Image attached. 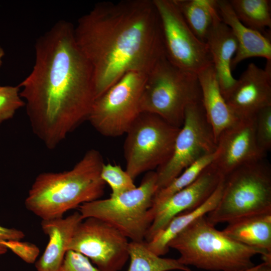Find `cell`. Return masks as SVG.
Instances as JSON below:
<instances>
[{"label":"cell","mask_w":271,"mask_h":271,"mask_svg":"<svg viewBox=\"0 0 271 271\" xmlns=\"http://www.w3.org/2000/svg\"><path fill=\"white\" fill-rule=\"evenodd\" d=\"M35 48L33 69L18 86L33 132L53 149L88 120L95 98L93 71L68 21L56 22Z\"/></svg>","instance_id":"1"},{"label":"cell","mask_w":271,"mask_h":271,"mask_svg":"<svg viewBox=\"0 0 271 271\" xmlns=\"http://www.w3.org/2000/svg\"><path fill=\"white\" fill-rule=\"evenodd\" d=\"M74 34L92 69L95 99L126 73L148 72L166 57L153 0L98 3L79 19Z\"/></svg>","instance_id":"2"},{"label":"cell","mask_w":271,"mask_h":271,"mask_svg":"<svg viewBox=\"0 0 271 271\" xmlns=\"http://www.w3.org/2000/svg\"><path fill=\"white\" fill-rule=\"evenodd\" d=\"M104 164L100 152L91 149L68 171L40 174L25 200L26 208L42 220H50L100 199L106 184L101 177Z\"/></svg>","instance_id":"3"},{"label":"cell","mask_w":271,"mask_h":271,"mask_svg":"<svg viewBox=\"0 0 271 271\" xmlns=\"http://www.w3.org/2000/svg\"><path fill=\"white\" fill-rule=\"evenodd\" d=\"M168 246L178 251L181 263L206 271L246 269L255 265L254 256L263 255L261 251L243 245L216 229L206 215L194 220Z\"/></svg>","instance_id":"4"},{"label":"cell","mask_w":271,"mask_h":271,"mask_svg":"<svg viewBox=\"0 0 271 271\" xmlns=\"http://www.w3.org/2000/svg\"><path fill=\"white\" fill-rule=\"evenodd\" d=\"M201 100L198 75L179 68L165 57L147 74L140 110L181 128L187 107Z\"/></svg>","instance_id":"5"},{"label":"cell","mask_w":271,"mask_h":271,"mask_svg":"<svg viewBox=\"0 0 271 271\" xmlns=\"http://www.w3.org/2000/svg\"><path fill=\"white\" fill-rule=\"evenodd\" d=\"M271 212V166L262 160L246 164L224 176L220 199L206 215L215 225Z\"/></svg>","instance_id":"6"},{"label":"cell","mask_w":271,"mask_h":271,"mask_svg":"<svg viewBox=\"0 0 271 271\" xmlns=\"http://www.w3.org/2000/svg\"><path fill=\"white\" fill-rule=\"evenodd\" d=\"M157 191L156 172L149 171L134 189L82 204L79 212L83 219L93 217L106 222L131 241H145L153 221L151 210Z\"/></svg>","instance_id":"7"},{"label":"cell","mask_w":271,"mask_h":271,"mask_svg":"<svg viewBox=\"0 0 271 271\" xmlns=\"http://www.w3.org/2000/svg\"><path fill=\"white\" fill-rule=\"evenodd\" d=\"M180 128L157 115L139 114L125 133L123 146L125 171L133 180L169 160Z\"/></svg>","instance_id":"8"},{"label":"cell","mask_w":271,"mask_h":271,"mask_svg":"<svg viewBox=\"0 0 271 271\" xmlns=\"http://www.w3.org/2000/svg\"><path fill=\"white\" fill-rule=\"evenodd\" d=\"M147 73L129 71L95 99L88 120L99 133L107 137L125 134L141 113L140 102Z\"/></svg>","instance_id":"9"},{"label":"cell","mask_w":271,"mask_h":271,"mask_svg":"<svg viewBox=\"0 0 271 271\" xmlns=\"http://www.w3.org/2000/svg\"><path fill=\"white\" fill-rule=\"evenodd\" d=\"M217 148L202 100L186 109L184 122L176 137L169 160L157 169V191L168 186L186 168Z\"/></svg>","instance_id":"10"},{"label":"cell","mask_w":271,"mask_h":271,"mask_svg":"<svg viewBox=\"0 0 271 271\" xmlns=\"http://www.w3.org/2000/svg\"><path fill=\"white\" fill-rule=\"evenodd\" d=\"M161 27L167 59L185 71L198 74L212 65L206 44L190 29L174 0H153Z\"/></svg>","instance_id":"11"},{"label":"cell","mask_w":271,"mask_h":271,"mask_svg":"<svg viewBox=\"0 0 271 271\" xmlns=\"http://www.w3.org/2000/svg\"><path fill=\"white\" fill-rule=\"evenodd\" d=\"M129 242L114 227L89 217L77 227L68 250L83 254L101 271H119L129 258Z\"/></svg>","instance_id":"12"},{"label":"cell","mask_w":271,"mask_h":271,"mask_svg":"<svg viewBox=\"0 0 271 271\" xmlns=\"http://www.w3.org/2000/svg\"><path fill=\"white\" fill-rule=\"evenodd\" d=\"M224 176L211 163L192 183L151 208L153 221L145 238L149 242L179 214L192 210L206 201L216 190Z\"/></svg>","instance_id":"13"},{"label":"cell","mask_w":271,"mask_h":271,"mask_svg":"<svg viewBox=\"0 0 271 271\" xmlns=\"http://www.w3.org/2000/svg\"><path fill=\"white\" fill-rule=\"evenodd\" d=\"M266 155L257 143L254 117L239 119L219 137L212 164L225 176L240 166L265 159Z\"/></svg>","instance_id":"14"},{"label":"cell","mask_w":271,"mask_h":271,"mask_svg":"<svg viewBox=\"0 0 271 271\" xmlns=\"http://www.w3.org/2000/svg\"><path fill=\"white\" fill-rule=\"evenodd\" d=\"M224 99L239 119L253 118L271 106V60L262 69L249 64Z\"/></svg>","instance_id":"15"},{"label":"cell","mask_w":271,"mask_h":271,"mask_svg":"<svg viewBox=\"0 0 271 271\" xmlns=\"http://www.w3.org/2000/svg\"><path fill=\"white\" fill-rule=\"evenodd\" d=\"M212 66L221 93L224 97L235 83L231 72V63L237 50V43L231 30L220 16L214 21L206 38Z\"/></svg>","instance_id":"16"},{"label":"cell","mask_w":271,"mask_h":271,"mask_svg":"<svg viewBox=\"0 0 271 271\" xmlns=\"http://www.w3.org/2000/svg\"><path fill=\"white\" fill-rule=\"evenodd\" d=\"M221 20L231 30L237 43V50L231 63L235 68L244 60L262 57L271 60V42L268 36L245 26L235 15L229 1L217 0Z\"/></svg>","instance_id":"17"},{"label":"cell","mask_w":271,"mask_h":271,"mask_svg":"<svg viewBox=\"0 0 271 271\" xmlns=\"http://www.w3.org/2000/svg\"><path fill=\"white\" fill-rule=\"evenodd\" d=\"M83 220L79 211L65 218L42 220L41 228L48 235L49 241L43 254L35 262L37 271H58L74 233Z\"/></svg>","instance_id":"18"},{"label":"cell","mask_w":271,"mask_h":271,"mask_svg":"<svg viewBox=\"0 0 271 271\" xmlns=\"http://www.w3.org/2000/svg\"><path fill=\"white\" fill-rule=\"evenodd\" d=\"M197 75L206 117L212 128L217 144L220 134L239 119L230 109L221 93L212 65Z\"/></svg>","instance_id":"19"},{"label":"cell","mask_w":271,"mask_h":271,"mask_svg":"<svg viewBox=\"0 0 271 271\" xmlns=\"http://www.w3.org/2000/svg\"><path fill=\"white\" fill-rule=\"evenodd\" d=\"M222 230L232 239L261 251L263 262L271 263V212L241 217Z\"/></svg>","instance_id":"20"},{"label":"cell","mask_w":271,"mask_h":271,"mask_svg":"<svg viewBox=\"0 0 271 271\" xmlns=\"http://www.w3.org/2000/svg\"><path fill=\"white\" fill-rule=\"evenodd\" d=\"M223 179L214 192L202 204L195 209L176 215L151 240L146 242L148 248L158 255L166 254L169 250V243L174 238L194 220L206 215L217 206L222 193Z\"/></svg>","instance_id":"21"},{"label":"cell","mask_w":271,"mask_h":271,"mask_svg":"<svg viewBox=\"0 0 271 271\" xmlns=\"http://www.w3.org/2000/svg\"><path fill=\"white\" fill-rule=\"evenodd\" d=\"M187 24L201 41L205 43L207 34L219 16L217 0H174Z\"/></svg>","instance_id":"22"},{"label":"cell","mask_w":271,"mask_h":271,"mask_svg":"<svg viewBox=\"0 0 271 271\" xmlns=\"http://www.w3.org/2000/svg\"><path fill=\"white\" fill-rule=\"evenodd\" d=\"M130 263L127 271H192L177 259L164 258L150 250L145 241H130L128 244Z\"/></svg>","instance_id":"23"},{"label":"cell","mask_w":271,"mask_h":271,"mask_svg":"<svg viewBox=\"0 0 271 271\" xmlns=\"http://www.w3.org/2000/svg\"><path fill=\"white\" fill-rule=\"evenodd\" d=\"M229 2L236 16L246 27L264 34V30L270 28V1L231 0Z\"/></svg>","instance_id":"24"},{"label":"cell","mask_w":271,"mask_h":271,"mask_svg":"<svg viewBox=\"0 0 271 271\" xmlns=\"http://www.w3.org/2000/svg\"><path fill=\"white\" fill-rule=\"evenodd\" d=\"M215 155L216 151L200 158L189 166L168 186L157 191L153 199V205L165 200L175 193L192 183L203 170L212 163Z\"/></svg>","instance_id":"25"},{"label":"cell","mask_w":271,"mask_h":271,"mask_svg":"<svg viewBox=\"0 0 271 271\" xmlns=\"http://www.w3.org/2000/svg\"><path fill=\"white\" fill-rule=\"evenodd\" d=\"M101 177L111 189L110 197L117 196L137 187L134 180L119 165L104 163L101 169Z\"/></svg>","instance_id":"26"},{"label":"cell","mask_w":271,"mask_h":271,"mask_svg":"<svg viewBox=\"0 0 271 271\" xmlns=\"http://www.w3.org/2000/svg\"><path fill=\"white\" fill-rule=\"evenodd\" d=\"M18 86H0V124L12 118L17 110L25 105Z\"/></svg>","instance_id":"27"},{"label":"cell","mask_w":271,"mask_h":271,"mask_svg":"<svg viewBox=\"0 0 271 271\" xmlns=\"http://www.w3.org/2000/svg\"><path fill=\"white\" fill-rule=\"evenodd\" d=\"M254 121L258 146L266 154L271 149V106L260 110L254 117Z\"/></svg>","instance_id":"28"},{"label":"cell","mask_w":271,"mask_h":271,"mask_svg":"<svg viewBox=\"0 0 271 271\" xmlns=\"http://www.w3.org/2000/svg\"><path fill=\"white\" fill-rule=\"evenodd\" d=\"M2 244L29 264L36 262L40 252L35 244L21 240L3 241Z\"/></svg>","instance_id":"29"},{"label":"cell","mask_w":271,"mask_h":271,"mask_svg":"<svg viewBox=\"0 0 271 271\" xmlns=\"http://www.w3.org/2000/svg\"><path fill=\"white\" fill-rule=\"evenodd\" d=\"M58 271H101L78 252L68 250Z\"/></svg>","instance_id":"30"},{"label":"cell","mask_w":271,"mask_h":271,"mask_svg":"<svg viewBox=\"0 0 271 271\" xmlns=\"http://www.w3.org/2000/svg\"><path fill=\"white\" fill-rule=\"evenodd\" d=\"M25 236L24 232L21 230L13 228H7L0 225V256L8 251V248L2 244V241L22 240Z\"/></svg>","instance_id":"31"},{"label":"cell","mask_w":271,"mask_h":271,"mask_svg":"<svg viewBox=\"0 0 271 271\" xmlns=\"http://www.w3.org/2000/svg\"><path fill=\"white\" fill-rule=\"evenodd\" d=\"M258 271H271V263L262 262Z\"/></svg>","instance_id":"32"},{"label":"cell","mask_w":271,"mask_h":271,"mask_svg":"<svg viewBox=\"0 0 271 271\" xmlns=\"http://www.w3.org/2000/svg\"><path fill=\"white\" fill-rule=\"evenodd\" d=\"M261 263L257 265H255L252 267H250L246 269L237 270V271H258V269L261 266Z\"/></svg>","instance_id":"33"},{"label":"cell","mask_w":271,"mask_h":271,"mask_svg":"<svg viewBox=\"0 0 271 271\" xmlns=\"http://www.w3.org/2000/svg\"><path fill=\"white\" fill-rule=\"evenodd\" d=\"M4 55H5L4 51L3 49L2 48V47L0 46V66H1V65L2 64V59L3 57V56H4Z\"/></svg>","instance_id":"34"}]
</instances>
